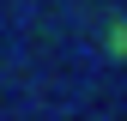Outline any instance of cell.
Masks as SVG:
<instances>
[{"label":"cell","instance_id":"cell-1","mask_svg":"<svg viewBox=\"0 0 127 121\" xmlns=\"http://www.w3.org/2000/svg\"><path fill=\"white\" fill-rule=\"evenodd\" d=\"M109 49H115V55H127V24H115V30H109Z\"/></svg>","mask_w":127,"mask_h":121}]
</instances>
